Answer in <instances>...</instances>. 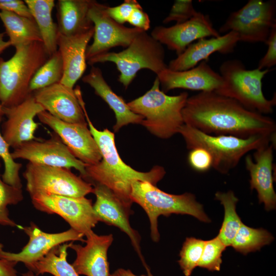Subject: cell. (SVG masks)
Returning a JSON list of instances; mask_svg holds the SVG:
<instances>
[{
    "mask_svg": "<svg viewBox=\"0 0 276 276\" xmlns=\"http://www.w3.org/2000/svg\"><path fill=\"white\" fill-rule=\"evenodd\" d=\"M182 114L184 124L208 134L242 139L275 136L276 124L272 118L215 91H200L189 97Z\"/></svg>",
    "mask_w": 276,
    "mask_h": 276,
    "instance_id": "6da1fadb",
    "label": "cell"
},
{
    "mask_svg": "<svg viewBox=\"0 0 276 276\" xmlns=\"http://www.w3.org/2000/svg\"><path fill=\"white\" fill-rule=\"evenodd\" d=\"M80 103L102 156L99 163L86 167L83 179L93 186L101 185L107 187L124 204L131 208L133 203L130 197L132 184L135 181H144L156 186L164 177L165 170L163 167L156 166L148 172H140L125 163L116 148L114 133L107 128L103 130L97 129L88 117L84 102L81 101Z\"/></svg>",
    "mask_w": 276,
    "mask_h": 276,
    "instance_id": "7a4b0ae2",
    "label": "cell"
},
{
    "mask_svg": "<svg viewBox=\"0 0 276 276\" xmlns=\"http://www.w3.org/2000/svg\"><path fill=\"white\" fill-rule=\"evenodd\" d=\"M49 57L40 41L15 48V53L7 60L0 57V101L3 107L18 105L31 94V81Z\"/></svg>",
    "mask_w": 276,
    "mask_h": 276,
    "instance_id": "3957f363",
    "label": "cell"
},
{
    "mask_svg": "<svg viewBox=\"0 0 276 276\" xmlns=\"http://www.w3.org/2000/svg\"><path fill=\"white\" fill-rule=\"evenodd\" d=\"M159 86L156 77L148 91L127 103L132 111L144 118L140 124L156 137L167 139L178 133L184 124L182 111L189 94L169 96Z\"/></svg>",
    "mask_w": 276,
    "mask_h": 276,
    "instance_id": "277c9868",
    "label": "cell"
},
{
    "mask_svg": "<svg viewBox=\"0 0 276 276\" xmlns=\"http://www.w3.org/2000/svg\"><path fill=\"white\" fill-rule=\"evenodd\" d=\"M183 138L189 150L200 147L212 156V167L222 174H227L236 167L241 158L252 150L270 143L274 145L275 136L255 135L242 139L230 135H213L182 125L178 133Z\"/></svg>",
    "mask_w": 276,
    "mask_h": 276,
    "instance_id": "5b68a950",
    "label": "cell"
},
{
    "mask_svg": "<svg viewBox=\"0 0 276 276\" xmlns=\"http://www.w3.org/2000/svg\"><path fill=\"white\" fill-rule=\"evenodd\" d=\"M130 197L132 202L139 204L147 214L151 238L155 242H158L160 238L158 218L160 215L169 217L172 214H187L203 222L210 221L202 205L190 193L169 194L148 181H135L132 184Z\"/></svg>",
    "mask_w": 276,
    "mask_h": 276,
    "instance_id": "8992f818",
    "label": "cell"
},
{
    "mask_svg": "<svg viewBox=\"0 0 276 276\" xmlns=\"http://www.w3.org/2000/svg\"><path fill=\"white\" fill-rule=\"evenodd\" d=\"M165 58L163 44L143 31L122 51L108 52L87 61L91 65L97 63L113 62L120 72L118 80L127 88L142 69L151 70L156 75L166 69L168 66Z\"/></svg>",
    "mask_w": 276,
    "mask_h": 276,
    "instance_id": "52a82bcc",
    "label": "cell"
},
{
    "mask_svg": "<svg viewBox=\"0 0 276 276\" xmlns=\"http://www.w3.org/2000/svg\"><path fill=\"white\" fill-rule=\"evenodd\" d=\"M223 80V86L217 93L232 98L245 108L263 114L272 113L276 104V97L266 98L262 90V80L268 69L247 70L238 59L223 62L219 67Z\"/></svg>",
    "mask_w": 276,
    "mask_h": 276,
    "instance_id": "ba28073f",
    "label": "cell"
},
{
    "mask_svg": "<svg viewBox=\"0 0 276 276\" xmlns=\"http://www.w3.org/2000/svg\"><path fill=\"white\" fill-rule=\"evenodd\" d=\"M276 1L249 0L240 9L232 12L218 32H236L239 41L266 43L276 26Z\"/></svg>",
    "mask_w": 276,
    "mask_h": 276,
    "instance_id": "9c48e42d",
    "label": "cell"
},
{
    "mask_svg": "<svg viewBox=\"0 0 276 276\" xmlns=\"http://www.w3.org/2000/svg\"><path fill=\"white\" fill-rule=\"evenodd\" d=\"M30 196L49 193L74 197L94 192L93 185L70 169L28 163L23 173Z\"/></svg>",
    "mask_w": 276,
    "mask_h": 276,
    "instance_id": "30bf717a",
    "label": "cell"
},
{
    "mask_svg": "<svg viewBox=\"0 0 276 276\" xmlns=\"http://www.w3.org/2000/svg\"><path fill=\"white\" fill-rule=\"evenodd\" d=\"M30 197L36 209L49 214L59 215L68 223L71 228L84 236L99 222L91 200L85 197L37 193Z\"/></svg>",
    "mask_w": 276,
    "mask_h": 276,
    "instance_id": "8fae6325",
    "label": "cell"
},
{
    "mask_svg": "<svg viewBox=\"0 0 276 276\" xmlns=\"http://www.w3.org/2000/svg\"><path fill=\"white\" fill-rule=\"evenodd\" d=\"M107 6L91 1L88 15L93 23L94 41L87 47L86 61L116 47L127 48L142 30L119 24L107 13Z\"/></svg>",
    "mask_w": 276,
    "mask_h": 276,
    "instance_id": "7c38bea8",
    "label": "cell"
},
{
    "mask_svg": "<svg viewBox=\"0 0 276 276\" xmlns=\"http://www.w3.org/2000/svg\"><path fill=\"white\" fill-rule=\"evenodd\" d=\"M14 159H23L29 163L52 167L72 168L77 170L83 178L87 166L77 159L56 134L40 141L35 140L22 143L11 152Z\"/></svg>",
    "mask_w": 276,
    "mask_h": 276,
    "instance_id": "4fadbf2b",
    "label": "cell"
},
{
    "mask_svg": "<svg viewBox=\"0 0 276 276\" xmlns=\"http://www.w3.org/2000/svg\"><path fill=\"white\" fill-rule=\"evenodd\" d=\"M37 117L40 122L51 128L71 153L78 159L93 165L102 156L87 124L71 123L61 121L43 110Z\"/></svg>",
    "mask_w": 276,
    "mask_h": 276,
    "instance_id": "5bb4252c",
    "label": "cell"
},
{
    "mask_svg": "<svg viewBox=\"0 0 276 276\" xmlns=\"http://www.w3.org/2000/svg\"><path fill=\"white\" fill-rule=\"evenodd\" d=\"M20 228L28 236V243L20 251L15 253L4 250L3 244L0 243V259L22 262L25 265L40 260L52 249L63 243L75 241L84 243V236L72 228L60 233H49L31 222L30 226H21Z\"/></svg>",
    "mask_w": 276,
    "mask_h": 276,
    "instance_id": "9a60e30c",
    "label": "cell"
},
{
    "mask_svg": "<svg viewBox=\"0 0 276 276\" xmlns=\"http://www.w3.org/2000/svg\"><path fill=\"white\" fill-rule=\"evenodd\" d=\"M154 39L167 48L181 54L194 41L221 35L213 27L210 17L200 12L190 19L169 27L156 26L150 34Z\"/></svg>",
    "mask_w": 276,
    "mask_h": 276,
    "instance_id": "2e32d148",
    "label": "cell"
},
{
    "mask_svg": "<svg viewBox=\"0 0 276 276\" xmlns=\"http://www.w3.org/2000/svg\"><path fill=\"white\" fill-rule=\"evenodd\" d=\"M94 192L96 200L93 204L94 211L99 221L118 227L130 239L131 244L140 259L147 267L140 247L141 236L129 222L130 216L133 213L130 207L124 204L107 187L94 185Z\"/></svg>",
    "mask_w": 276,
    "mask_h": 276,
    "instance_id": "e0dca14e",
    "label": "cell"
},
{
    "mask_svg": "<svg viewBox=\"0 0 276 276\" xmlns=\"http://www.w3.org/2000/svg\"><path fill=\"white\" fill-rule=\"evenodd\" d=\"M43 110L32 94L18 105L3 107L7 120L3 124L1 133L10 147L15 149L24 143L36 139L34 133L38 124L34 118Z\"/></svg>",
    "mask_w": 276,
    "mask_h": 276,
    "instance_id": "ac0fdd59",
    "label": "cell"
},
{
    "mask_svg": "<svg viewBox=\"0 0 276 276\" xmlns=\"http://www.w3.org/2000/svg\"><path fill=\"white\" fill-rule=\"evenodd\" d=\"M85 236L84 246L73 242L69 245L76 252L72 264L76 271L86 276H110L107 251L113 241V235H98L91 230Z\"/></svg>",
    "mask_w": 276,
    "mask_h": 276,
    "instance_id": "d6986e66",
    "label": "cell"
},
{
    "mask_svg": "<svg viewBox=\"0 0 276 276\" xmlns=\"http://www.w3.org/2000/svg\"><path fill=\"white\" fill-rule=\"evenodd\" d=\"M32 94L44 110L55 118L67 123L87 124L73 88L59 82Z\"/></svg>",
    "mask_w": 276,
    "mask_h": 276,
    "instance_id": "ffe728a7",
    "label": "cell"
},
{
    "mask_svg": "<svg viewBox=\"0 0 276 276\" xmlns=\"http://www.w3.org/2000/svg\"><path fill=\"white\" fill-rule=\"evenodd\" d=\"M274 145H263L256 150L253 158L247 155L245 165L250 175V187L256 190L260 203H263L267 211L276 207V194L272 176Z\"/></svg>",
    "mask_w": 276,
    "mask_h": 276,
    "instance_id": "44dd1931",
    "label": "cell"
},
{
    "mask_svg": "<svg viewBox=\"0 0 276 276\" xmlns=\"http://www.w3.org/2000/svg\"><path fill=\"white\" fill-rule=\"evenodd\" d=\"M164 93L175 88L200 91H217L223 85L220 74L202 61L191 69L173 71L168 67L156 76Z\"/></svg>",
    "mask_w": 276,
    "mask_h": 276,
    "instance_id": "7402d4cb",
    "label": "cell"
},
{
    "mask_svg": "<svg viewBox=\"0 0 276 276\" xmlns=\"http://www.w3.org/2000/svg\"><path fill=\"white\" fill-rule=\"evenodd\" d=\"M94 27L77 35L66 36L58 33V51L63 63V76L60 82L73 88L86 68V52L88 43L93 37Z\"/></svg>",
    "mask_w": 276,
    "mask_h": 276,
    "instance_id": "603a6c76",
    "label": "cell"
},
{
    "mask_svg": "<svg viewBox=\"0 0 276 276\" xmlns=\"http://www.w3.org/2000/svg\"><path fill=\"white\" fill-rule=\"evenodd\" d=\"M238 34L231 31L218 37L203 38L189 45L177 57L171 60L168 68L173 71H186L194 67L202 61H208L214 53L227 54L234 52L239 42Z\"/></svg>",
    "mask_w": 276,
    "mask_h": 276,
    "instance_id": "cb8c5ba5",
    "label": "cell"
},
{
    "mask_svg": "<svg viewBox=\"0 0 276 276\" xmlns=\"http://www.w3.org/2000/svg\"><path fill=\"white\" fill-rule=\"evenodd\" d=\"M82 81L89 85L95 94L100 97L113 111L116 123L113 127L115 132L129 124H141L144 118L132 111L123 99L112 90L104 79L101 70L93 66Z\"/></svg>",
    "mask_w": 276,
    "mask_h": 276,
    "instance_id": "d4e9b609",
    "label": "cell"
},
{
    "mask_svg": "<svg viewBox=\"0 0 276 276\" xmlns=\"http://www.w3.org/2000/svg\"><path fill=\"white\" fill-rule=\"evenodd\" d=\"M91 0H59L58 31L69 36L86 32L94 27L88 13Z\"/></svg>",
    "mask_w": 276,
    "mask_h": 276,
    "instance_id": "484cf974",
    "label": "cell"
},
{
    "mask_svg": "<svg viewBox=\"0 0 276 276\" xmlns=\"http://www.w3.org/2000/svg\"><path fill=\"white\" fill-rule=\"evenodd\" d=\"M31 15L40 32L42 43L51 56L58 51V26L53 21L52 12L54 0H26Z\"/></svg>",
    "mask_w": 276,
    "mask_h": 276,
    "instance_id": "4316f807",
    "label": "cell"
},
{
    "mask_svg": "<svg viewBox=\"0 0 276 276\" xmlns=\"http://www.w3.org/2000/svg\"><path fill=\"white\" fill-rule=\"evenodd\" d=\"M0 19L5 28L8 41L15 48L35 41L42 42L39 29L34 19L0 10Z\"/></svg>",
    "mask_w": 276,
    "mask_h": 276,
    "instance_id": "83f0119b",
    "label": "cell"
},
{
    "mask_svg": "<svg viewBox=\"0 0 276 276\" xmlns=\"http://www.w3.org/2000/svg\"><path fill=\"white\" fill-rule=\"evenodd\" d=\"M70 243H63L52 249L40 260L25 265L35 275L50 273L54 276H80L67 261Z\"/></svg>",
    "mask_w": 276,
    "mask_h": 276,
    "instance_id": "f1b7e54d",
    "label": "cell"
},
{
    "mask_svg": "<svg viewBox=\"0 0 276 276\" xmlns=\"http://www.w3.org/2000/svg\"><path fill=\"white\" fill-rule=\"evenodd\" d=\"M215 196V199L220 202L224 209V219L217 237L227 247L231 245L243 223L236 211L238 199L232 191L217 192Z\"/></svg>",
    "mask_w": 276,
    "mask_h": 276,
    "instance_id": "f546056e",
    "label": "cell"
},
{
    "mask_svg": "<svg viewBox=\"0 0 276 276\" xmlns=\"http://www.w3.org/2000/svg\"><path fill=\"white\" fill-rule=\"evenodd\" d=\"M108 14L119 24L127 22L136 28L147 31L150 27V20L147 13L136 0H125L117 6H107Z\"/></svg>",
    "mask_w": 276,
    "mask_h": 276,
    "instance_id": "4dcf8cb0",
    "label": "cell"
},
{
    "mask_svg": "<svg viewBox=\"0 0 276 276\" xmlns=\"http://www.w3.org/2000/svg\"><path fill=\"white\" fill-rule=\"evenodd\" d=\"M274 239L273 236L263 228H254L242 223L236 234L231 245L237 251L246 255L260 250L269 244Z\"/></svg>",
    "mask_w": 276,
    "mask_h": 276,
    "instance_id": "1f68e13d",
    "label": "cell"
},
{
    "mask_svg": "<svg viewBox=\"0 0 276 276\" xmlns=\"http://www.w3.org/2000/svg\"><path fill=\"white\" fill-rule=\"evenodd\" d=\"M62 76V60L57 51L50 56L33 76L29 85L30 93L60 82Z\"/></svg>",
    "mask_w": 276,
    "mask_h": 276,
    "instance_id": "d6a6232c",
    "label": "cell"
},
{
    "mask_svg": "<svg viewBox=\"0 0 276 276\" xmlns=\"http://www.w3.org/2000/svg\"><path fill=\"white\" fill-rule=\"evenodd\" d=\"M1 163L0 160V169ZM24 199L22 189L16 188L5 183L2 178L0 173V227L7 226L17 227L21 226L16 224L9 217L8 206L16 205Z\"/></svg>",
    "mask_w": 276,
    "mask_h": 276,
    "instance_id": "836d02e7",
    "label": "cell"
},
{
    "mask_svg": "<svg viewBox=\"0 0 276 276\" xmlns=\"http://www.w3.org/2000/svg\"><path fill=\"white\" fill-rule=\"evenodd\" d=\"M205 241L194 237H187L182 244L178 261L180 268L185 276H190L198 266L201 258Z\"/></svg>",
    "mask_w": 276,
    "mask_h": 276,
    "instance_id": "e575fe53",
    "label": "cell"
},
{
    "mask_svg": "<svg viewBox=\"0 0 276 276\" xmlns=\"http://www.w3.org/2000/svg\"><path fill=\"white\" fill-rule=\"evenodd\" d=\"M3 115L0 114V123ZM10 146L4 139L0 131V158L4 164V172L2 175L3 180L13 187L22 189L19 171L22 164L16 163L9 150Z\"/></svg>",
    "mask_w": 276,
    "mask_h": 276,
    "instance_id": "d590c367",
    "label": "cell"
},
{
    "mask_svg": "<svg viewBox=\"0 0 276 276\" xmlns=\"http://www.w3.org/2000/svg\"><path fill=\"white\" fill-rule=\"evenodd\" d=\"M226 248V246L217 236L205 241L198 266L209 271H220L222 262V254Z\"/></svg>",
    "mask_w": 276,
    "mask_h": 276,
    "instance_id": "8d00e7d4",
    "label": "cell"
},
{
    "mask_svg": "<svg viewBox=\"0 0 276 276\" xmlns=\"http://www.w3.org/2000/svg\"><path fill=\"white\" fill-rule=\"evenodd\" d=\"M191 0H175L171 7L168 15L164 18L165 24L175 21L176 24L184 22L194 17L198 13Z\"/></svg>",
    "mask_w": 276,
    "mask_h": 276,
    "instance_id": "74e56055",
    "label": "cell"
},
{
    "mask_svg": "<svg viewBox=\"0 0 276 276\" xmlns=\"http://www.w3.org/2000/svg\"><path fill=\"white\" fill-rule=\"evenodd\" d=\"M188 159L190 166L198 172H205L212 167V156L202 148L196 147L190 150Z\"/></svg>",
    "mask_w": 276,
    "mask_h": 276,
    "instance_id": "f35d334b",
    "label": "cell"
},
{
    "mask_svg": "<svg viewBox=\"0 0 276 276\" xmlns=\"http://www.w3.org/2000/svg\"><path fill=\"white\" fill-rule=\"evenodd\" d=\"M268 45L267 52L259 61L257 68L268 69L276 64V26L272 28L265 43Z\"/></svg>",
    "mask_w": 276,
    "mask_h": 276,
    "instance_id": "ab89813d",
    "label": "cell"
},
{
    "mask_svg": "<svg viewBox=\"0 0 276 276\" xmlns=\"http://www.w3.org/2000/svg\"><path fill=\"white\" fill-rule=\"evenodd\" d=\"M0 10L9 11L20 16L33 19L28 6L21 0H0Z\"/></svg>",
    "mask_w": 276,
    "mask_h": 276,
    "instance_id": "60d3db41",
    "label": "cell"
},
{
    "mask_svg": "<svg viewBox=\"0 0 276 276\" xmlns=\"http://www.w3.org/2000/svg\"><path fill=\"white\" fill-rule=\"evenodd\" d=\"M17 263L0 259V276H17L14 267Z\"/></svg>",
    "mask_w": 276,
    "mask_h": 276,
    "instance_id": "b9f144b4",
    "label": "cell"
},
{
    "mask_svg": "<svg viewBox=\"0 0 276 276\" xmlns=\"http://www.w3.org/2000/svg\"><path fill=\"white\" fill-rule=\"evenodd\" d=\"M110 276H153L151 273H148V275L142 274L137 275L134 274L130 269H125L124 268H118L113 273L110 274Z\"/></svg>",
    "mask_w": 276,
    "mask_h": 276,
    "instance_id": "7bdbcfd3",
    "label": "cell"
},
{
    "mask_svg": "<svg viewBox=\"0 0 276 276\" xmlns=\"http://www.w3.org/2000/svg\"><path fill=\"white\" fill-rule=\"evenodd\" d=\"M4 33L0 32V54L4 50L11 46V44L8 40H4Z\"/></svg>",
    "mask_w": 276,
    "mask_h": 276,
    "instance_id": "ee69618b",
    "label": "cell"
},
{
    "mask_svg": "<svg viewBox=\"0 0 276 276\" xmlns=\"http://www.w3.org/2000/svg\"><path fill=\"white\" fill-rule=\"evenodd\" d=\"M22 276H35L34 273L30 270H29L27 272L22 273Z\"/></svg>",
    "mask_w": 276,
    "mask_h": 276,
    "instance_id": "f6af8a7d",
    "label": "cell"
},
{
    "mask_svg": "<svg viewBox=\"0 0 276 276\" xmlns=\"http://www.w3.org/2000/svg\"><path fill=\"white\" fill-rule=\"evenodd\" d=\"M0 114H2L4 116L3 112V106L1 104V101H0Z\"/></svg>",
    "mask_w": 276,
    "mask_h": 276,
    "instance_id": "bcb514c9",
    "label": "cell"
}]
</instances>
